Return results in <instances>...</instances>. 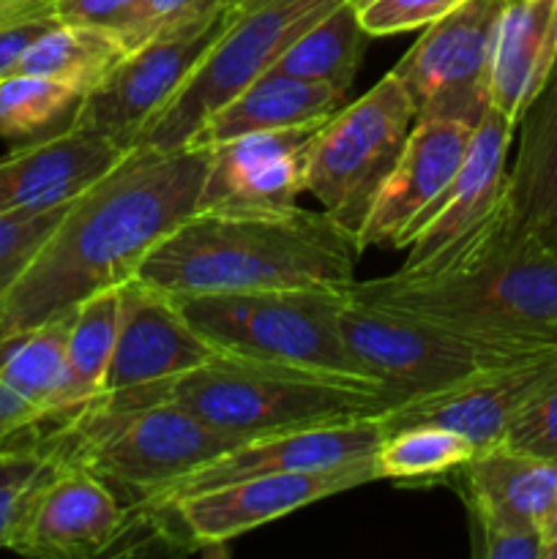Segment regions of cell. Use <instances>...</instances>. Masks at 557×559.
I'll return each mask as SVG.
<instances>
[{
    "label": "cell",
    "instance_id": "cell-22",
    "mask_svg": "<svg viewBox=\"0 0 557 559\" xmlns=\"http://www.w3.org/2000/svg\"><path fill=\"white\" fill-rule=\"evenodd\" d=\"M347 98L336 91L315 82L298 80L284 71H265L249 85L240 87L229 102H224L216 112L208 115L189 145L211 147L216 142L233 136L254 134V131L295 129V126L320 123L342 109Z\"/></svg>",
    "mask_w": 557,
    "mask_h": 559
},
{
    "label": "cell",
    "instance_id": "cell-35",
    "mask_svg": "<svg viewBox=\"0 0 557 559\" xmlns=\"http://www.w3.org/2000/svg\"><path fill=\"white\" fill-rule=\"evenodd\" d=\"M58 22L55 0H31L0 11V76L14 74L33 41Z\"/></svg>",
    "mask_w": 557,
    "mask_h": 559
},
{
    "label": "cell",
    "instance_id": "cell-16",
    "mask_svg": "<svg viewBox=\"0 0 557 559\" xmlns=\"http://www.w3.org/2000/svg\"><path fill=\"white\" fill-rule=\"evenodd\" d=\"M513 134L517 126L506 115L486 109L457 178L410 238V254L399 273H426L437 267L506 207L508 147Z\"/></svg>",
    "mask_w": 557,
    "mask_h": 559
},
{
    "label": "cell",
    "instance_id": "cell-23",
    "mask_svg": "<svg viewBox=\"0 0 557 559\" xmlns=\"http://www.w3.org/2000/svg\"><path fill=\"white\" fill-rule=\"evenodd\" d=\"M464 500L473 519L538 527L557 502V462L508 445L475 451L462 467Z\"/></svg>",
    "mask_w": 557,
    "mask_h": 559
},
{
    "label": "cell",
    "instance_id": "cell-6",
    "mask_svg": "<svg viewBox=\"0 0 557 559\" xmlns=\"http://www.w3.org/2000/svg\"><path fill=\"white\" fill-rule=\"evenodd\" d=\"M344 289H254L175 300L216 353L377 382L344 344Z\"/></svg>",
    "mask_w": 557,
    "mask_h": 559
},
{
    "label": "cell",
    "instance_id": "cell-17",
    "mask_svg": "<svg viewBox=\"0 0 557 559\" xmlns=\"http://www.w3.org/2000/svg\"><path fill=\"white\" fill-rule=\"evenodd\" d=\"M218 355L186 320L173 295L131 278L120 284L118 338L109 360L104 396L156 385L186 374Z\"/></svg>",
    "mask_w": 557,
    "mask_h": 559
},
{
    "label": "cell",
    "instance_id": "cell-19",
    "mask_svg": "<svg viewBox=\"0 0 557 559\" xmlns=\"http://www.w3.org/2000/svg\"><path fill=\"white\" fill-rule=\"evenodd\" d=\"M380 440V415L254 437V440H246L244 445L227 451L224 456L208 462L205 467H200L197 473L186 475V478L158 502L175 500V497L183 495H197V491L213 489V486L222 484H233V480L257 478V475L315 473V469H333L344 467V464H358L375 456Z\"/></svg>",
    "mask_w": 557,
    "mask_h": 559
},
{
    "label": "cell",
    "instance_id": "cell-37",
    "mask_svg": "<svg viewBox=\"0 0 557 559\" xmlns=\"http://www.w3.org/2000/svg\"><path fill=\"white\" fill-rule=\"evenodd\" d=\"M478 530L475 555L484 559H544L546 540L538 527L500 519H473Z\"/></svg>",
    "mask_w": 557,
    "mask_h": 559
},
{
    "label": "cell",
    "instance_id": "cell-26",
    "mask_svg": "<svg viewBox=\"0 0 557 559\" xmlns=\"http://www.w3.org/2000/svg\"><path fill=\"white\" fill-rule=\"evenodd\" d=\"M118 317L120 287L102 289L71 311L63 382H60L52 415L44 420L63 418L104 396V380H107L115 338H118Z\"/></svg>",
    "mask_w": 557,
    "mask_h": 559
},
{
    "label": "cell",
    "instance_id": "cell-7",
    "mask_svg": "<svg viewBox=\"0 0 557 559\" xmlns=\"http://www.w3.org/2000/svg\"><path fill=\"white\" fill-rule=\"evenodd\" d=\"M415 120L418 107L413 96L388 71L364 96L336 109L311 136L306 151V194L320 202L355 246Z\"/></svg>",
    "mask_w": 557,
    "mask_h": 559
},
{
    "label": "cell",
    "instance_id": "cell-41",
    "mask_svg": "<svg viewBox=\"0 0 557 559\" xmlns=\"http://www.w3.org/2000/svg\"><path fill=\"white\" fill-rule=\"evenodd\" d=\"M22 3H31V0H0V11L14 9V5H22Z\"/></svg>",
    "mask_w": 557,
    "mask_h": 559
},
{
    "label": "cell",
    "instance_id": "cell-20",
    "mask_svg": "<svg viewBox=\"0 0 557 559\" xmlns=\"http://www.w3.org/2000/svg\"><path fill=\"white\" fill-rule=\"evenodd\" d=\"M126 147L102 131L69 123L0 156V213L71 205L118 167Z\"/></svg>",
    "mask_w": 557,
    "mask_h": 559
},
{
    "label": "cell",
    "instance_id": "cell-14",
    "mask_svg": "<svg viewBox=\"0 0 557 559\" xmlns=\"http://www.w3.org/2000/svg\"><path fill=\"white\" fill-rule=\"evenodd\" d=\"M126 502L80 464L55 459L33 491L9 551L38 559L109 555L123 533Z\"/></svg>",
    "mask_w": 557,
    "mask_h": 559
},
{
    "label": "cell",
    "instance_id": "cell-29",
    "mask_svg": "<svg viewBox=\"0 0 557 559\" xmlns=\"http://www.w3.org/2000/svg\"><path fill=\"white\" fill-rule=\"evenodd\" d=\"M475 448L462 435L442 426L413 424L382 431L375 451L377 480L393 484H437L462 473Z\"/></svg>",
    "mask_w": 557,
    "mask_h": 559
},
{
    "label": "cell",
    "instance_id": "cell-1",
    "mask_svg": "<svg viewBox=\"0 0 557 559\" xmlns=\"http://www.w3.org/2000/svg\"><path fill=\"white\" fill-rule=\"evenodd\" d=\"M208 147H131L76 197L0 306V342L69 317L140 273L145 257L194 213Z\"/></svg>",
    "mask_w": 557,
    "mask_h": 559
},
{
    "label": "cell",
    "instance_id": "cell-13",
    "mask_svg": "<svg viewBox=\"0 0 557 559\" xmlns=\"http://www.w3.org/2000/svg\"><path fill=\"white\" fill-rule=\"evenodd\" d=\"M320 123L254 131L208 147L194 213L287 216L306 194V151Z\"/></svg>",
    "mask_w": 557,
    "mask_h": 559
},
{
    "label": "cell",
    "instance_id": "cell-9",
    "mask_svg": "<svg viewBox=\"0 0 557 559\" xmlns=\"http://www.w3.org/2000/svg\"><path fill=\"white\" fill-rule=\"evenodd\" d=\"M339 325L360 369L386 385L399 404L446 391L481 369L535 355L481 342L415 311L358 298L349 289H344Z\"/></svg>",
    "mask_w": 557,
    "mask_h": 559
},
{
    "label": "cell",
    "instance_id": "cell-11",
    "mask_svg": "<svg viewBox=\"0 0 557 559\" xmlns=\"http://www.w3.org/2000/svg\"><path fill=\"white\" fill-rule=\"evenodd\" d=\"M508 0H462L424 27L393 66L418 107V120L478 126L489 109V69L497 25Z\"/></svg>",
    "mask_w": 557,
    "mask_h": 559
},
{
    "label": "cell",
    "instance_id": "cell-39",
    "mask_svg": "<svg viewBox=\"0 0 557 559\" xmlns=\"http://www.w3.org/2000/svg\"><path fill=\"white\" fill-rule=\"evenodd\" d=\"M535 235H538V240L546 246V249H552L557 254V218H552L549 224H544Z\"/></svg>",
    "mask_w": 557,
    "mask_h": 559
},
{
    "label": "cell",
    "instance_id": "cell-40",
    "mask_svg": "<svg viewBox=\"0 0 557 559\" xmlns=\"http://www.w3.org/2000/svg\"><path fill=\"white\" fill-rule=\"evenodd\" d=\"M544 540H546V546H549L552 540H557V502H555V508H552V513L546 516V522H544ZM544 555H546V551H544Z\"/></svg>",
    "mask_w": 557,
    "mask_h": 559
},
{
    "label": "cell",
    "instance_id": "cell-30",
    "mask_svg": "<svg viewBox=\"0 0 557 559\" xmlns=\"http://www.w3.org/2000/svg\"><path fill=\"white\" fill-rule=\"evenodd\" d=\"M82 96L60 82L36 74L0 76V136L33 140L74 120Z\"/></svg>",
    "mask_w": 557,
    "mask_h": 559
},
{
    "label": "cell",
    "instance_id": "cell-15",
    "mask_svg": "<svg viewBox=\"0 0 557 559\" xmlns=\"http://www.w3.org/2000/svg\"><path fill=\"white\" fill-rule=\"evenodd\" d=\"M557 374V349L481 369L446 391L410 399L380 415L382 431L429 424L462 435L475 451L502 445L530 399Z\"/></svg>",
    "mask_w": 557,
    "mask_h": 559
},
{
    "label": "cell",
    "instance_id": "cell-25",
    "mask_svg": "<svg viewBox=\"0 0 557 559\" xmlns=\"http://www.w3.org/2000/svg\"><path fill=\"white\" fill-rule=\"evenodd\" d=\"M517 131V158L508 167V224L519 233H538L557 218V63Z\"/></svg>",
    "mask_w": 557,
    "mask_h": 559
},
{
    "label": "cell",
    "instance_id": "cell-12",
    "mask_svg": "<svg viewBox=\"0 0 557 559\" xmlns=\"http://www.w3.org/2000/svg\"><path fill=\"white\" fill-rule=\"evenodd\" d=\"M233 5L211 11L131 49L109 80L82 98L71 123L102 131L126 151L137 147L147 126L208 58L227 25Z\"/></svg>",
    "mask_w": 557,
    "mask_h": 559
},
{
    "label": "cell",
    "instance_id": "cell-24",
    "mask_svg": "<svg viewBox=\"0 0 557 559\" xmlns=\"http://www.w3.org/2000/svg\"><path fill=\"white\" fill-rule=\"evenodd\" d=\"M69 317L0 342V445L55 409L66 369Z\"/></svg>",
    "mask_w": 557,
    "mask_h": 559
},
{
    "label": "cell",
    "instance_id": "cell-42",
    "mask_svg": "<svg viewBox=\"0 0 557 559\" xmlns=\"http://www.w3.org/2000/svg\"><path fill=\"white\" fill-rule=\"evenodd\" d=\"M544 559H557V540H552L549 546H546V555Z\"/></svg>",
    "mask_w": 557,
    "mask_h": 559
},
{
    "label": "cell",
    "instance_id": "cell-28",
    "mask_svg": "<svg viewBox=\"0 0 557 559\" xmlns=\"http://www.w3.org/2000/svg\"><path fill=\"white\" fill-rule=\"evenodd\" d=\"M369 38L371 36L360 25L353 0H347V3L336 5L328 16H322L320 22H315L278 58L273 69L298 76V80L315 82V85H325L347 98Z\"/></svg>",
    "mask_w": 557,
    "mask_h": 559
},
{
    "label": "cell",
    "instance_id": "cell-5",
    "mask_svg": "<svg viewBox=\"0 0 557 559\" xmlns=\"http://www.w3.org/2000/svg\"><path fill=\"white\" fill-rule=\"evenodd\" d=\"M33 429L55 456L102 478L126 508L158 502L186 475L246 442L169 402L123 407L98 399Z\"/></svg>",
    "mask_w": 557,
    "mask_h": 559
},
{
    "label": "cell",
    "instance_id": "cell-10",
    "mask_svg": "<svg viewBox=\"0 0 557 559\" xmlns=\"http://www.w3.org/2000/svg\"><path fill=\"white\" fill-rule=\"evenodd\" d=\"M377 480L375 456L315 473H278L233 480L197 495L153 502L158 522L191 551H218L251 530L289 516L311 502Z\"/></svg>",
    "mask_w": 557,
    "mask_h": 559
},
{
    "label": "cell",
    "instance_id": "cell-2",
    "mask_svg": "<svg viewBox=\"0 0 557 559\" xmlns=\"http://www.w3.org/2000/svg\"><path fill=\"white\" fill-rule=\"evenodd\" d=\"M347 289L513 353L557 349V254L508 224V202L431 271H396Z\"/></svg>",
    "mask_w": 557,
    "mask_h": 559
},
{
    "label": "cell",
    "instance_id": "cell-33",
    "mask_svg": "<svg viewBox=\"0 0 557 559\" xmlns=\"http://www.w3.org/2000/svg\"><path fill=\"white\" fill-rule=\"evenodd\" d=\"M462 0H353L358 20L371 38L424 31Z\"/></svg>",
    "mask_w": 557,
    "mask_h": 559
},
{
    "label": "cell",
    "instance_id": "cell-8",
    "mask_svg": "<svg viewBox=\"0 0 557 559\" xmlns=\"http://www.w3.org/2000/svg\"><path fill=\"white\" fill-rule=\"evenodd\" d=\"M342 3L347 0H235L218 41L178 96L147 126L137 147L173 151L189 145L208 115L271 71L315 22Z\"/></svg>",
    "mask_w": 557,
    "mask_h": 559
},
{
    "label": "cell",
    "instance_id": "cell-4",
    "mask_svg": "<svg viewBox=\"0 0 557 559\" xmlns=\"http://www.w3.org/2000/svg\"><path fill=\"white\" fill-rule=\"evenodd\" d=\"M102 402L123 407L169 402L213 429L254 440L306 426L371 418L396 407L399 399L369 380L218 353L186 374L102 396Z\"/></svg>",
    "mask_w": 557,
    "mask_h": 559
},
{
    "label": "cell",
    "instance_id": "cell-18",
    "mask_svg": "<svg viewBox=\"0 0 557 559\" xmlns=\"http://www.w3.org/2000/svg\"><path fill=\"white\" fill-rule=\"evenodd\" d=\"M473 131L475 126L459 120H415L396 164L377 191L358 251L369 246L407 249L418 224L457 178Z\"/></svg>",
    "mask_w": 557,
    "mask_h": 559
},
{
    "label": "cell",
    "instance_id": "cell-27",
    "mask_svg": "<svg viewBox=\"0 0 557 559\" xmlns=\"http://www.w3.org/2000/svg\"><path fill=\"white\" fill-rule=\"evenodd\" d=\"M129 52L131 49L115 33L58 22L33 41L16 71L47 76L85 98L104 80H109Z\"/></svg>",
    "mask_w": 557,
    "mask_h": 559
},
{
    "label": "cell",
    "instance_id": "cell-21",
    "mask_svg": "<svg viewBox=\"0 0 557 559\" xmlns=\"http://www.w3.org/2000/svg\"><path fill=\"white\" fill-rule=\"evenodd\" d=\"M557 63V0H508L489 69V107L513 126Z\"/></svg>",
    "mask_w": 557,
    "mask_h": 559
},
{
    "label": "cell",
    "instance_id": "cell-3",
    "mask_svg": "<svg viewBox=\"0 0 557 559\" xmlns=\"http://www.w3.org/2000/svg\"><path fill=\"white\" fill-rule=\"evenodd\" d=\"M355 240L328 216L191 213L142 262L137 278L173 298L254 289H344L355 282Z\"/></svg>",
    "mask_w": 557,
    "mask_h": 559
},
{
    "label": "cell",
    "instance_id": "cell-34",
    "mask_svg": "<svg viewBox=\"0 0 557 559\" xmlns=\"http://www.w3.org/2000/svg\"><path fill=\"white\" fill-rule=\"evenodd\" d=\"M502 445L557 462V374L530 399Z\"/></svg>",
    "mask_w": 557,
    "mask_h": 559
},
{
    "label": "cell",
    "instance_id": "cell-36",
    "mask_svg": "<svg viewBox=\"0 0 557 559\" xmlns=\"http://www.w3.org/2000/svg\"><path fill=\"white\" fill-rule=\"evenodd\" d=\"M235 0H137V22L131 49L142 47L151 38L183 27L211 11L233 5Z\"/></svg>",
    "mask_w": 557,
    "mask_h": 559
},
{
    "label": "cell",
    "instance_id": "cell-38",
    "mask_svg": "<svg viewBox=\"0 0 557 559\" xmlns=\"http://www.w3.org/2000/svg\"><path fill=\"white\" fill-rule=\"evenodd\" d=\"M55 14L63 25H85L115 33L131 49L137 0H55Z\"/></svg>",
    "mask_w": 557,
    "mask_h": 559
},
{
    "label": "cell",
    "instance_id": "cell-32",
    "mask_svg": "<svg viewBox=\"0 0 557 559\" xmlns=\"http://www.w3.org/2000/svg\"><path fill=\"white\" fill-rule=\"evenodd\" d=\"M66 207L69 205L52 207V211L0 213V306L16 284V278L31 265L44 240L58 227Z\"/></svg>",
    "mask_w": 557,
    "mask_h": 559
},
{
    "label": "cell",
    "instance_id": "cell-31",
    "mask_svg": "<svg viewBox=\"0 0 557 559\" xmlns=\"http://www.w3.org/2000/svg\"><path fill=\"white\" fill-rule=\"evenodd\" d=\"M55 459L33 426L0 445V549L11 546L22 513Z\"/></svg>",
    "mask_w": 557,
    "mask_h": 559
}]
</instances>
